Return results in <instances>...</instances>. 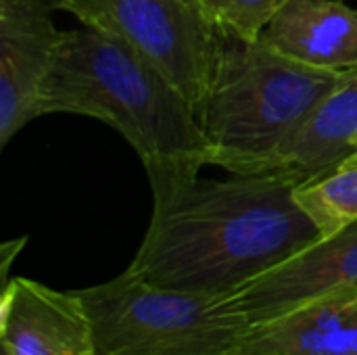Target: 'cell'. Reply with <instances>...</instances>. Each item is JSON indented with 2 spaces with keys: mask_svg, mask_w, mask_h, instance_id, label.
Here are the masks:
<instances>
[{
  "mask_svg": "<svg viewBox=\"0 0 357 355\" xmlns=\"http://www.w3.org/2000/svg\"><path fill=\"white\" fill-rule=\"evenodd\" d=\"M238 355H357V295L320 299L249 326Z\"/></svg>",
  "mask_w": 357,
  "mask_h": 355,
  "instance_id": "obj_10",
  "label": "cell"
},
{
  "mask_svg": "<svg viewBox=\"0 0 357 355\" xmlns=\"http://www.w3.org/2000/svg\"><path fill=\"white\" fill-rule=\"evenodd\" d=\"M218 36V61L199 111L209 165L234 176L276 172L282 153L351 69L305 65L264 38Z\"/></svg>",
  "mask_w": 357,
  "mask_h": 355,
  "instance_id": "obj_3",
  "label": "cell"
},
{
  "mask_svg": "<svg viewBox=\"0 0 357 355\" xmlns=\"http://www.w3.org/2000/svg\"><path fill=\"white\" fill-rule=\"evenodd\" d=\"M77 295L94 355H238L249 331L230 295L159 289L130 272Z\"/></svg>",
  "mask_w": 357,
  "mask_h": 355,
  "instance_id": "obj_4",
  "label": "cell"
},
{
  "mask_svg": "<svg viewBox=\"0 0 357 355\" xmlns=\"http://www.w3.org/2000/svg\"><path fill=\"white\" fill-rule=\"evenodd\" d=\"M56 0H0V149L38 117V96L63 31Z\"/></svg>",
  "mask_w": 357,
  "mask_h": 355,
  "instance_id": "obj_7",
  "label": "cell"
},
{
  "mask_svg": "<svg viewBox=\"0 0 357 355\" xmlns=\"http://www.w3.org/2000/svg\"><path fill=\"white\" fill-rule=\"evenodd\" d=\"M188 2H195V0H188Z\"/></svg>",
  "mask_w": 357,
  "mask_h": 355,
  "instance_id": "obj_17",
  "label": "cell"
},
{
  "mask_svg": "<svg viewBox=\"0 0 357 355\" xmlns=\"http://www.w3.org/2000/svg\"><path fill=\"white\" fill-rule=\"evenodd\" d=\"M82 25L105 31L161 69L201 111L209 90L220 36L188 0H56Z\"/></svg>",
  "mask_w": 357,
  "mask_h": 355,
  "instance_id": "obj_5",
  "label": "cell"
},
{
  "mask_svg": "<svg viewBox=\"0 0 357 355\" xmlns=\"http://www.w3.org/2000/svg\"><path fill=\"white\" fill-rule=\"evenodd\" d=\"M25 236L23 239H19V241H8V243H4L2 247H0V274H2V282L4 285H8V268H10V262L17 257V253L23 249V245H25Z\"/></svg>",
  "mask_w": 357,
  "mask_h": 355,
  "instance_id": "obj_14",
  "label": "cell"
},
{
  "mask_svg": "<svg viewBox=\"0 0 357 355\" xmlns=\"http://www.w3.org/2000/svg\"><path fill=\"white\" fill-rule=\"evenodd\" d=\"M339 295H357V222L236 289L230 301L257 326Z\"/></svg>",
  "mask_w": 357,
  "mask_h": 355,
  "instance_id": "obj_6",
  "label": "cell"
},
{
  "mask_svg": "<svg viewBox=\"0 0 357 355\" xmlns=\"http://www.w3.org/2000/svg\"><path fill=\"white\" fill-rule=\"evenodd\" d=\"M261 38L312 67H357V10L341 0H284Z\"/></svg>",
  "mask_w": 357,
  "mask_h": 355,
  "instance_id": "obj_9",
  "label": "cell"
},
{
  "mask_svg": "<svg viewBox=\"0 0 357 355\" xmlns=\"http://www.w3.org/2000/svg\"><path fill=\"white\" fill-rule=\"evenodd\" d=\"M343 165H357V151L356 153H351V155L347 157V161H345Z\"/></svg>",
  "mask_w": 357,
  "mask_h": 355,
  "instance_id": "obj_15",
  "label": "cell"
},
{
  "mask_svg": "<svg viewBox=\"0 0 357 355\" xmlns=\"http://www.w3.org/2000/svg\"><path fill=\"white\" fill-rule=\"evenodd\" d=\"M282 2L284 0H195L213 29L249 42L264 36Z\"/></svg>",
  "mask_w": 357,
  "mask_h": 355,
  "instance_id": "obj_13",
  "label": "cell"
},
{
  "mask_svg": "<svg viewBox=\"0 0 357 355\" xmlns=\"http://www.w3.org/2000/svg\"><path fill=\"white\" fill-rule=\"evenodd\" d=\"M357 151V67L320 103L282 153L276 172L299 186L339 169Z\"/></svg>",
  "mask_w": 357,
  "mask_h": 355,
  "instance_id": "obj_11",
  "label": "cell"
},
{
  "mask_svg": "<svg viewBox=\"0 0 357 355\" xmlns=\"http://www.w3.org/2000/svg\"><path fill=\"white\" fill-rule=\"evenodd\" d=\"M282 174L188 180L153 195V216L126 272L169 291L230 295L318 239Z\"/></svg>",
  "mask_w": 357,
  "mask_h": 355,
  "instance_id": "obj_1",
  "label": "cell"
},
{
  "mask_svg": "<svg viewBox=\"0 0 357 355\" xmlns=\"http://www.w3.org/2000/svg\"><path fill=\"white\" fill-rule=\"evenodd\" d=\"M295 199L322 236L343 230L357 222V165H341L320 180L297 186Z\"/></svg>",
  "mask_w": 357,
  "mask_h": 355,
  "instance_id": "obj_12",
  "label": "cell"
},
{
  "mask_svg": "<svg viewBox=\"0 0 357 355\" xmlns=\"http://www.w3.org/2000/svg\"><path fill=\"white\" fill-rule=\"evenodd\" d=\"M0 355H10V354H8V352H6V349L2 347V349H0Z\"/></svg>",
  "mask_w": 357,
  "mask_h": 355,
  "instance_id": "obj_16",
  "label": "cell"
},
{
  "mask_svg": "<svg viewBox=\"0 0 357 355\" xmlns=\"http://www.w3.org/2000/svg\"><path fill=\"white\" fill-rule=\"evenodd\" d=\"M46 113L94 117L117 130L138 153L153 195L209 165L190 100L132 46L88 25L63 31L38 96V117Z\"/></svg>",
  "mask_w": 357,
  "mask_h": 355,
  "instance_id": "obj_2",
  "label": "cell"
},
{
  "mask_svg": "<svg viewBox=\"0 0 357 355\" xmlns=\"http://www.w3.org/2000/svg\"><path fill=\"white\" fill-rule=\"evenodd\" d=\"M0 345L10 355H94L92 322L77 291L13 278L0 297Z\"/></svg>",
  "mask_w": 357,
  "mask_h": 355,
  "instance_id": "obj_8",
  "label": "cell"
}]
</instances>
